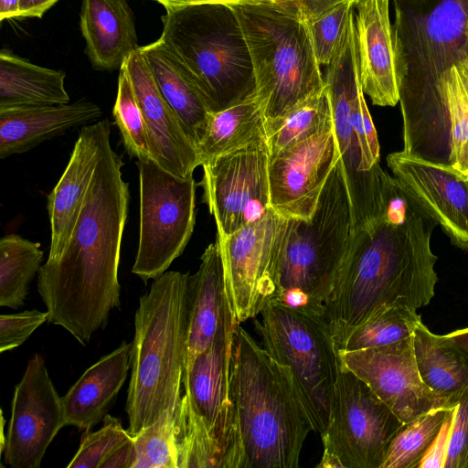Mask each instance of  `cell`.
<instances>
[{"label": "cell", "mask_w": 468, "mask_h": 468, "mask_svg": "<svg viewBox=\"0 0 468 468\" xmlns=\"http://www.w3.org/2000/svg\"><path fill=\"white\" fill-rule=\"evenodd\" d=\"M438 222L388 174L379 215L353 228L325 311L337 348L377 310L430 303L438 282L431 236Z\"/></svg>", "instance_id": "obj_1"}, {"label": "cell", "mask_w": 468, "mask_h": 468, "mask_svg": "<svg viewBox=\"0 0 468 468\" xmlns=\"http://www.w3.org/2000/svg\"><path fill=\"white\" fill-rule=\"evenodd\" d=\"M123 165L110 134L69 243L37 272L48 323L63 327L82 346L105 328L111 313L121 306L118 270L130 201Z\"/></svg>", "instance_id": "obj_2"}, {"label": "cell", "mask_w": 468, "mask_h": 468, "mask_svg": "<svg viewBox=\"0 0 468 468\" xmlns=\"http://www.w3.org/2000/svg\"><path fill=\"white\" fill-rule=\"evenodd\" d=\"M232 441L225 468H296L313 426L284 368L239 323L231 369Z\"/></svg>", "instance_id": "obj_3"}, {"label": "cell", "mask_w": 468, "mask_h": 468, "mask_svg": "<svg viewBox=\"0 0 468 468\" xmlns=\"http://www.w3.org/2000/svg\"><path fill=\"white\" fill-rule=\"evenodd\" d=\"M188 278V272L165 271L139 299L125 405L132 436L178 407L186 348Z\"/></svg>", "instance_id": "obj_4"}, {"label": "cell", "mask_w": 468, "mask_h": 468, "mask_svg": "<svg viewBox=\"0 0 468 468\" xmlns=\"http://www.w3.org/2000/svg\"><path fill=\"white\" fill-rule=\"evenodd\" d=\"M165 10L160 38L182 63L210 112L257 95L250 51L229 4Z\"/></svg>", "instance_id": "obj_5"}, {"label": "cell", "mask_w": 468, "mask_h": 468, "mask_svg": "<svg viewBox=\"0 0 468 468\" xmlns=\"http://www.w3.org/2000/svg\"><path fill=\"white\" fill-rule=\"evenodd\" d=\"M352 231L351 199L340 157L312 218L288 219L278 288L271 303L325 321L328 297Z\"/></svg>", "instance_id": "obj_6"}, {"label": "cell", "mask_w": 468, "mask_h": 468, "mask_svg": "<svg viewBox=\"0 0 468 468\" xmlns=\"http://www.w3.org/2000/svg\"><path fill=\"white\" fill-rule=\"evenodd\" d=\"M236 14L253 65L257 96L267 121L325 87L308 24L271 1L229 4Z\"/></svg>", "instance_id": "obj_7"}, {"label": "cell", "mask_w": 468, "mask_h": 468, "mask_svg": "<svg viewBox=\"0 0 468 468\" xmlns=\"http://www.w3.org/2000/svg\"><path fill=\"white\" fill-rule=\"evenodd\" d=\"M235 324L228 303L211 346L184 369L176 415L178 468H225L233 431Z\"/></svg>", "instance_id": "obj_8"}, {"label": "cell", "mask_w": 468, "mask_h": 468, "mask_svg": "<svg viewBox=\"0 0 468 468\" xmlns=\"http://www.w3.org/2000/svg\"><path fill=\"white\" fill-rule=\"evenodd\" d=\"M254 321L263 348L286 371L313 426L329 423L340 359L325 321L271 303Z\"/></svg>", "instance_id": "obj_9"}, {"label": "cell", "mask_w": 468, "mask_h": 468, "mask_svg": "<svg viewBox=\"0 0 468 468\" xmlns=\"http://www.w3.org/2000/svg\"><path fill=\"white\" fill-rule=\"evenodd\" d=\"M139 170L140 228L132 272L147 282L164 274L185 250L196 222L194 177L181 178L154 160Z\"/></svg>", "instance_id": "obj_10"}, {"label": "cell", "mask_w": 468, "mask_h": 468, "mask_svg": "<svg viewBox=\"0 0 468 468\" xmlns=\"http://www.w3.org/2000/svg\"><path fill=\"white\" fill-rule=\"evenodd\" d=\"M403 422L369 386L341 365L319 468H380Z\"/></svg>", "instance_id": "obj_11"}, {"label": "cell", "mask_w": 468, "mask_h": 468, "mask_svg": "<svg viewBox=\"0 0 468 468\" xmlns=\"http://www.w3.org/2000/svg\"><path fill=\"white\" fill-rule=\"evenodd\" d=\"M288 218L272 209L261 220L219 237L227 301L235 323L256 317L274 299Z\"/></svg>", "instance_id": "obj_12"}, {"label": "cell", "mask_w": 468, "mask_h": 468, "mask_svg": "<svg viewBox=\"0 0 468 468\" xmlns=\"http://www.w3.org/2000/svg\"><path fill=\"white\" fill-rule=\"evenodd\" d=\"M267 142L252 144L202 164L203 200L218 236L229 237L261 220L271 209Z\"/></svg>", "instance_id": "obj_13"}, {"label": "cell", "mask_w": 468, "mask_h": 468, "mask_svg": "<svg viewBox=\"0 0 468 468\" xmlns=\"http://www.w3.org/2000/svg\"><path fill=\"white\" fill-rule=\"evenodd\" d=\"M66 426L62 403L39 354L27 361L15 387L4 462L12 468H39L48 447Z\"/></svg>", "instance_id": "obj_14"}, {"label": "cell", "mask_w": 468, "mask_h": 468, "mask_svg": "<svg viewBox=\"0 0 468 468\" xmlns=\"http://www.w3.org/2000/svg\"><path fill=\"white\" fill-rule=\"evenodd\" d=\"M338 355L341 365L366 382L403 423L436 408H452L422 381L413 335L390 345Z\"/></svg>", "instance_id": "obj_15"}, {"label": "cell", "mask_w": 468, "mask_h": 468, "mask_svg": "<svg viewBox=\"0 0 468 468\" xmlns=\"http://www.w3.org/2000/svg\"><path fill=\"white\" fill-rule=\"evenodd\" d=\"M340 157L334 125L290 148L270 154L271 209L288 219L309 220Z\"/></svg>", "instance_id": "obj_16"}, {"label": "cell", "mask_w": 468, "mask_h": 468, "mask_svg": "<svg viewBox=\"0 0 468 468\" xmlns=\"http://www.w3.org/2000/svg\"><path fill=\"white\" fill-rule=\"evenodd\" d=\"M387 164L406 191L441 225L452 243L468 250V178L401 151L389 154Z\"/></svg>", "instance_id": "obj_17"}, {"label": "cell", "mask_w": 468, "mask_h": 468, "mask_svg": "<svg viewBox=\"0 0 468 468\" xmlns=\"http://www.w3.org/2000/svg\"><path fill=\"white\" fill-rule=\"evenodd\" d=\"M144 119L153 160L181 178L201 165L196 145L160 91L140 48L123 63Z\"/></svg>", "instance_id": "obj_18"}, {"label": "cell", "mask_w": 468, "mask_h": 468, "mask_svg": "<svg viewBox=\"0 0 468 468\" xmlns=\"http://www.w3.org/2000/svg\"><path fill=\"white\" fill-rule=\"evenodd\" d=\"M111 126L108 119L83 125L61 177L48 195L50 223L48 261L57 260L71 238L100 160L102 144L111 134Z\"/></svg>", "instance_id": "obj_19"}, {"label": "cell", "mask_w": 468, "mask_h": 468, "mask_svg": "<svg viewBox=\"0 0 468 468\" xmlns=\"http://www.w3.org/2000/svg\"><path fill=\"white\" fill-rule=\"evenodd\" d=\"M389 0H357L353 5L359 80L378 106L399 101Z\"/></svg>", "instance_id": "obj_20"}, {"label": "cell", "mask_w": 468, "mask_h": 468, "mask_svg": "<svg viewBox=\"0 0 468 468\" xmlns=\"http://www.w3.org/2000/svg\"><path fill=\"white\" fill-rule=\"evenodd\" d=\"M101 115V108L86 100L0 111V158L27 152Z\"/></svg>", "instance_id": "obj_21"}, {"label": "cell", "mask_w": 468, "mask_h": 468, "mask_svg": "<svg viewBox=\"0 0 468 468\" xmlns=\"http://www.w3.org/2000/svg\"><path fill=\"white\" fill-rule=\"evenodd\" d=\"M80 27L93 69L116 70L140 47L128 0H82Z\"/></svg>", "instance_id": "obj_22"}, {"label": "cell", "mask_w": 468, "mask_h": 468, "mask_svg": "<svg viewBox=\"0 0 468 468\" xmlns=\"http://www.w3.org/2000/svg\"><path fill=\"white\" fill-rule=\"evenodd\" d=\"M132 343L122 341L90 366L62 397L66 426L90 431L103 420L131 369Z\"/></svg>", "instance_id": "obj_23"}, {"label": "cell", "mask_w": 468, "mask_h": 468, "mask_svg": "<svg viewBox=\"0 0 468 468\" xmlns=\"http://www.w3.org/2000/svg\"><path fill=\"white\" fill-rule=\"evenodd\" d=\"M188 278L185 367L214 341L228 304L219 242L209 244Z\"/></svg>", "instance_id": "obj_24"}, {"label": "cell", "mask_w": 468, "mask_h": 468, "mask_svg": "<svg viewBox=\"0 0 468 468\" xmlns=\"http://www.w3.org/2000/svg\"><path fill=\"white\" fill-rule=\"evenodd\" d=\"M324 79L330 93L334 129L346 181L352 184L365 172L360 170L361 154L350 118L353 98L361 87L354 13L350 18L347 33L336 55L326 65Z\"/></svg>", "instance_id": "obj_25"}, {"label": "cell", "mask_w": 468, "mask_h": 468, "mask_svg": "<svg viewBox=\"0 0 468 468\" xmlns=\"http://www.w3.org/2000/svg\"><path fill=\"white\" fill-rule=\"evenodd\" d=\"M140 49L160 91L197 149L206 134L210 111L182 63L160 37Z\"/></svg>", "instance_id": "obj_26"}, {"label": "cell", "mask_w": 468, "mask_h": 468, "mask_svg": "<svg viewBox=\"0 0 468 468\" xmlns=\"http://www.w3.org/2000/svg\"><path fill=\"white\" fill-rule=\"evenodd\" d=\"M62 70L33 64L8 50L0 53V111L69 102Z\"/></svg>", "instance_id": "obj_27"}, {"label": "cell", "mask_w": 468, "mask_h": 468, "mask_svg": "<svg viewBox=\"0 0 468 468\" xmlns=\"http://www.w3.org/2000/svg\"><path fill=\"white\" fill-rule=\"evenodd\" d=\"M413 349L424 384L453 407L468 386V366L463 353L420 322L413 333Z\"/></svg>", "instance_id": "obj_28"}, {"label": "cell", "mask_w": 468, "mask_h": 468, "mask_svg": "<svg viewBox=\"0 0 468 468\" xmlns=\"http://www.w3.org/2000/svg\"><path fill=\"white\" fill-rule=\"evenodd\" d=\"M266 124L263 105L257 95L211 112L206 134L197 147L201 165L220 154L267 142Z\"/></svg>", "instance_id": "obj_29"}, {"label": "cell", "mask_w": 468, "mask_h": 468, "mask_svg": "<svg viewBox=\"0 0 468 468\" xmlns=\"http://www.w3.org/2000/svg\"><path fill=\"white\" fill-rule=\"evenodd\" d=\"M333 112L329 90L292 108L283 115L267 121V144L270 154H277L332 127Z\"/></svg>", "instance_id": "obj_30"}, {"label": "cell", "mask_w": 468, "mask_h": 468, "mask_svg": "<svg viewBox=\"0 0 468 468\" xmlns=\"http://www.w3.org/2000/svg\"><path fill=\"white\" fill-rule=\"evenodd\" d=\"M40 244L17 234L0 239V306L17 309L25 304L30 283L43 261Z\"/></svg>", "instance_id": "obj_31"}, {"label": "cell", "mask_w": 468, "mask_h": 468, "mask_svg": "<svg viewBox=\"0 0 468 468\" xmlns=\"http://www.w3.org/2000/svg\"><path fill=\"white\" fill-rule=\"evenodd\" d=\"M421 322L417 310L387 305L377 310L345 339L338 352L358 351L390 345L413 335Z\"/></svg>", "instance_id": "obj_32"}, {"label": "cell", "mask_w": 468, "mask_h": 468, "mask_svg": "<svg viewBox=\"0 0 468 468\" xmlns=\"http://www.w3.org/2000/svg\"><path fill=\"white\" fill-rule=\"evenodd\" d=\"M452 408H436L404 423L389 444L380 468H418Z\"/></svg>", "instance_id": "obj_33"}, {"label": "cell", "mask_w": 468, "mask_h": 468, "mask_svg": "<svg viewBox=\"0 0 468 468\" xmlns=\"http://www.w3.org/2000/svg\"><path fill=\"white\" fill-rule=\"evenodd\" d=\"M112 116L121 132L128 154L137 158L138 161L153 160L143 112L123 65L119 70L118 90Z\"/></svg>", "instance_id": "obj_34"}, {"label": "cell", "mask_w": 468, "mask_h": 468, "mask_svg": "<svg viewBox=\"0 0 468 468\" xmlns=\"http://www.w3.org/2000/svg\"><path fill=\"white\" fill-rule=\"evenodd\" d=\"M177 408L166 410L154 424L133 436L136 451L133 468H178Z\"/></svg>", "instance_id": "obj_35"}, {"label": "cell", "mask_w": 468, "mask_h": 468, "mask_svg": "<svg viewBox=\"0 0 468 468\" xmlns=\"http://www.w3.org/2000/svg\"><path fill=\"white\" fill-rule=\"evenodd\" d=\"M132 435L121 420L106 414L102 426L96 431H85L68 468H101L106 458Z\"/></svg>", "instance_id": "obj_36"}, {"label": "cell", "mask_w": 468, "mask_h": 468, "mask_svg": "<svg viewBox=\"0 0 468 468\" xmlns=\"http://www.w3.org/2000/svg\"><path fill=\"white\" fill-rule=\"evenodd\" d=\"M355 3L343 2L308 23L314 51L320 65H328L336 55L347 33Z\"/></svg>", "instance_id": "obj_37"}, {"label": "cell", "mask_w": 468, "mask_h": 468, "mask_svg": "<svg viewBox=\"0 0 468 468\" xmlns=\"http://www.w3.org/2000/svg\"><path fill=\"white\" fill-rule=\"evenodd\" d=\"M350 118L361 154L360 170L368 171L379 163V144L362 87L353 98Z\"/></svg>", "instance_id": "obj_38"}, {"label": "cell", "mask_w": 468, "mask_h": 468, "mask_svg": "<svg viewBox=\"0 0 468 468\" xmlns=\"http://www.w3.org/2000/svg\"><path fill=\"white\" fill-rule=\"evenodd\" d=\"M48 313L27 310L0 316V352L20 346L41 324L48 322Z\"/></svg>", "instance_id": "obj_39"}, {"label": "cell", "mask_w": 468, "mask_h": 468, "mask_svg": "<svg viewBox=\"0 0 468 468\" xmlns=\"http://www.w3.org/2000/svg\"><path fill=\"white\" fill-rule=\"evenodd\" d=\"M444 468H468V386L453 406Z\"/></svg>", "instance_id": "obj_40"}, {"label": "cell", "mask_w": 468, "mask_h": 468, "mask_svg": "<svg viewBox=\"0 0 468 468\" xmlns=\"http://www.w3.org/2000/svg\"><path fill=\"white\" fill-rule=\"evenodd\" d=\"M294 13L307 24L346 1L357 0H271Z\"/></svg>", "instance_id": "obj_41"}, {"label": "cell", "mask_w": 468, "mask_h": 468, "mask_svg": "<svg viewBox=\"0 0 468 468\" xmlns=\"http://www.w3.org/2000/svg\"><path fill=\"white\" fill-rule=\"evenodd\" d=\"M452 410L443 421L439 433L420 460L418 468H444L448 452Z\"/></svg>", "instance_id": "obj_42"}, {"label": "cell", "mask_w": 468, "mask_h": 468, "mask_svg": "<svg viewBox=\"0 0 468 468\" xmlns=\"http://www.w3.org/2000/svg\"><path fill=\"white\" fill-rule=\"evenodd\" d=\"M135 459V444L131 436L106 458L101 468H133Z\"/></svg>", "instance_id": "obj_43"}, {"label": "cell", "mask_w": 468, "mask_h": 468, "mask_svg": "<svg viewBox=\"0 0 468 468\" xmlns=\"http://www.w3.org/2000/svg\"><path fill=\"white\" fill-rule=\"evenodd\" d=\"M58 0H19L17 18L42 17Z\"/></svg>", "instance_id": "obj_44"}, {"label": "cell", "mask_w": 468, "mask_h": 468, "mask_svg": "<svg viewBox=\"0 0 468 468\" xmlns=\"http://www.w3.org/2000/svg\"><path fill=\"white\" fill-rule=\"evenodd\" d=\"M163 5L165 9L180 8L188 5H204V4H239L260 0H154ZM271 1V0H261ZM272 2V1H271Z\"/></svg>", "instance_id": "obj_45"}, {"label": "cell", "mask_w": 468, "mask_h": 468, "mask_svg": "<svg viewBox=\"0 0 468 468\" xmlns=\"http://www.w3.org/2000/svg\"><path fill=\"white\" fill-rule=\"evenodd\" d=\"M449 345L468 355V327L441 335Z\"/></svg>", "instance_id": "obj_46"}, {"label": "cell", "mask_w": 468, "mask_h": 468, "mask_svg": "<svg viewBox=\"0 0 468 468\" xmlns=\"http://www.w3.org/2000/svg\"><path fill=\"white\" fill-rule=\"evenodd\" d=\"M19 0H0V20L17 17Z\"/></svg>", "instance_id": "obj_47"}, {"label": "cell", "mask_w": 468, "mask_h": 468, "mask_svg": "<svg viewBox=\"0 0 468 468\" xmlns=\"http://www.w3.org/2000/svg\"><path fill=\"white\" fill-rule=\"evenodd\" d=\"M466 79H467V87H468V73H467Z\"/></svg>", "instance_id": "obj_48"}]
</instances>
